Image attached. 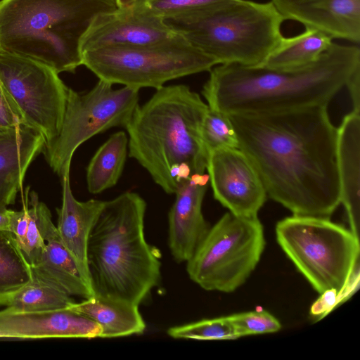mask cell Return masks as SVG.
I'll list each match as a JSON object with an SVG mask.
<instances>
[{
	"mask_svg": "<svg viewBox=\"0 0 360 360\" xmlns=\"http://www.w3.org/2000/svg\"><path fill=\"white\" fill-rule=\"evenodd\" d=\"M229 116L267 195L293 214L330 218L340 187L328 105Z\"/></svg>",
	"mask_w": 360,
	"mask_h": 360,
	"instance_id": "1",
	"label": "cell"
},
{
	"mask_svg": "<svg viewBox=\"0 0 360 360\" xmlns=\"http://www.w3.org/2000/svg\"><path fill=\"white\" fill-rule=\"evenodd\" d=\"M359 68V47L333 42L316 61L295 70L217 65L202 94L210 108L226 115L328 105Z\"/></svg>",
	"mask_w": 360,
	"mask_h": 360,
	"instance_id": "2",
	"label": "cell"
},
{
	"mask_svg": "<svg viewBox=\"0 0 360 360\" xmlns=\"http://www.w3.org/2000/svg\"><path fill=\"white\" fill-rule=\"evenodd\" d=\"M208 105L184 84L164 86L136 108L124 127L129 156L167 194L190 174L205 173L209 152L201 126Z\"/></svg>",
	"mask_w": 360,
	"mask_h": 360,
	"instance_id": "3",
	"label": "cell"
},
{
	"mask_svg": "<svg viewBox=\"0 0 360 360\" xmlns=\"http://www.w3.org/2000/svg\"><path fill=\"white\" fill-rule=\"evenodd\" d=\"M146 211L132 191L105 202L87 248L93 295L139 306L159 285L161 253L146 239Z\"/></svg>",
	"mask_w": 360,
	"mask_h": 360,
	"instance_id": "4",
	"label": "cell"
},
{
	"mask_svg": "<svg viewBox=\"0 0 360 360\" xmlns=\"http://www.w3.org/2000/svg\"><path fill=\"white\" fill-rule=\"evenodd\" d=\"M115 0H0V54L41 63L58 74L82 65L80 41Z\"/></svg>",
	"mask_w": 360,
	"mask_h": 360,
	"instance_id": "5",
	"label": "cell"
},
{
	"mask_svg": "<svg viewBox=\"0 0 360 360\" xmlns=\"http://www.w3.org/2000/svg\"><path fill=\"white\" fill-rule=\"evenodd\" d=\"M284 20L271 1L228 0L165 22L219 65L259 66L283 37Z\"/></svg>",
	"mask_w": 360,
	"mask_h": 360,
	"instance_id": "6",
	"label": "cell"
},
{
	"mask_svg": "<svg viewBox=\"0 0 360 360\" xmlns=\"http://www.w3.org/2000/svg\"><path fill=\"white\" fill-rule=\"evenodd\" d=\"M276 239L297 269L320 294L335 290L342 300L359 273V238L329 218L296 215L279 221Z\"/></svg>",
	"mask_w": 360,
	"mask_h": 360,
	"instance_id": "7",
	"label": "cell"
},
{
	"mask_svg": "<svg viewBox=\"0 0 360 360\" xmlns=\"http://www.w3.org/2000/svg\"><path fill=\"white\" fill-rule=\"evenodd\" d=\"M82 65L112 85L158 89L169 81L209 71L218 62L180 34L159 44L108 46L82 52Z\"/></svg>",
	"mask_w": 360,
	"mask_h": 360,
	"instance_id": "8",
	"label": "cell"
},
{
	"mask_svg": "<svg viewBox=\"0 0 360 360\" xmlns=\"http://www.w3.org/2000/svg\"><path fill=\"white\" fill-rule=\"evenodd\" d=\"M265 246L258 217L227 212L212 227L186 263L191 280L208 291L231 292L257 265Z\"/></svg>",
	"mask_w": 360,
	"mask_h": 360,
	"instance_id": "9",
	"label": "cell"
},
{
	"mask_svg": "<svg viewBox=\"0 0 360 360\" xmlns=\"http://www.w3.org/2000/svg\"><path fill=\"white\" fill-rule=\"evenodd\" d=\"M139 89L98 79L89 91L69 88L64 117L56 139L44 147L46 160L60 179L70 174L77 148L94 136L113 127H125L139 106Z\"/></svg>",
	"mask_w": 360,
	"mask_h": 360,
	"instance_id": "10",
	"label": "cell"
},
{
	"mask_svg": "<svg viewBox=\"0 0 360 360\" xmlns=\"http://www.w3.org/2000/svg\"><path fill=\"white\" fill-rule=\"evenodd\" d=\"M0 83L22 123L50 145L60 132L69 89L58 73L29 58L0 54Z\"/></svg>",
	"mask_w": 360,
	"mask_h": 360,
	"instance_id": "11",
	"label": "cell"
},
{
	"mask_svg": "<svg viewBox=\"0 0 360 360\" xmlns=\"http://www.w3.org/2000/svg\"><path fill=\"white\" fill-rule=\"evenodd\" d=\"M179 34L153 13L146 0L98 15L80 41L82 53L108 46H135L172 40Z\"/></svg>",
	"mask_w": 360,
	"mask_h": 360,
	"instance_id": "12",
	"label": "cell"
},
{
	"mask_svg": "<svg viewBox=\"0 0 360 360\" xmlns=\"http://www.w3.org/2000/svg\"><path fill=\"white\" fill-rule=\"evenodd\" d=\"M206 170L215 200L236 216L257 217L267 194L256 169L240 149L210 152Z\"/></svg>",
	"mask_w": 360,
	"mask_h": 360,
	"instance_id": "13",
	"label": "cell"
},
{
	"mask_svg": "<svg viewBox=\"0 0 360 360\" xmlns=\"http://www.w3.org/2000/svg\"><path fill=\"white\" fill-rule=\"evenodd\" d=\"M101 326L69 307L36 311H22L6 307L0 311V338H96Z\"/></svg>",
	"mask_w": 360,
	"mask_h": 360,
	"instance_id": "14",
	"label": "cell"
},
{
	"mask_svg": "<svg viewBox=\"0 0 360 360\" xmlns=\"http://www.w3.org/2000/svg\"><path fill=\"white\" fill-rule=\"evenodd\" d=\"M210 178L208 174H193L181 184L168 214V245L178 262H186L207 233L202 205Z\"/></svg>",
	"mask_w": 360,
	"mask_h": 360,
	"instance_id": "15",
	"label": "cell"
},
{
	"mask_svg": "<svg viewBox=\"0 0 360 360\" xmlns=\"http://www.w3.org/2000/svg\"><path fill=\"white\" fill-rule=\"evenodd\" d=\"M284 20L333 39L360 41V0H271Z\"/></svg>",
	"mask_w": 360,
	"mask_h": 360,
	"instance_id": "16",
	"label": "cell"
},
{
	"mask_svg": "<svg viewBox=\"0 0 360 360\" xmlns=\"http://www.w3.org/2000/svg\"><path fill=\"white\" fill-rule=\"evenodd\" d=\"M39 229L45 248L38 260L32 266L33 274L61 289L70 296L86 299L93 292L84 279L75 259L63 245L48 207L32 195Z\"/></svg>",
	"mask_w": 360,
	"mask_h": 360,
	"instance_id": "17",
	"label": "cell"
},
{
	"mask_svg": "<svg viewBox=\"0 0 360 360\" xmlns=\"http://www.w3.org/2000/svg\"><path fill=\"white\" fill-rule=\"evenodd\" d=\"M61 181L63 197L61 207L57 209V231L63 245L75 259L91 289L87 260L88 243L105 201L96 199L79 201L72 192L70 174L63 176Z\"/></svg>",
	"mask_w": 360,
	"mask_h": 360,
	"instance_id": "18",
	"label": "cell"
},
{
	"mask_svg": "<svg viewBox=\"0 0 360 360\" xmlns=\"http://www.w3.org/2000/svg\"><path fill=\"white\" fill-rule=\"evenodd\" d=\"M45 145L43 135L25 124L0 131V205L15 202L29 166Z\"/></svg>",
	"mask_w": 360,
	"mask_h": 360,
	"instance_id": "19",
	"label": "cell"
},
{
	"mask_svg": "<svg viewBox=\"0 0 360 360\" xmlns=\"http://www.w3.org/2000/svg\"><path fill=\"white\" fill-rule=\"evenodd\" d=\"M360 112L347 114L337 128V166L340 203L351 231L359 238Z\"/></svg>",
	"mask_w": 360,
	"mask_h": 360,
	"instance_id": "20",
	"label": "cell"
},
{
	"mask_svg": "<svg viewBox=\"0 0 360 360\" xmlns=\"http://www.w3.org/2000/svg\"><path fill=\"white\" fill-rule=\"evenodd\" d=\"M97 323L100 338H112L142 334L146 323L139 306L115 299L92 295L69 307Z\"/></svg>",
	"mask_w": 360,
	"mask_h": 360,
	"instance_id": "21",
	"label": "cell"
},
{
	"mask_svg": "<svg viewBox=\"0 0 360 360\" xmlns=\"http://www.w3.org/2000/svg\"><path fill=\"white\" fill-rule=\"evenodd\" d=\"M333 42L325 33L305 28L297 35L283 37L259 66L281 70L301 68L316 61Z\"/></svg>",
	"mask_w": 360,
	"mask_h": 360,
	"instance_id": "22",
	"label": "cell"
},
{
	"mask_svg": "<svg viewBox=\"0 0 360 360\" xmlns=\"http://www.w3.org/2000/svg\"><path fill=\"white\" fill-rule=\"evenodd\" d=\"M128 136L122 131L112 134L96 151L86 167L89 193H101L118 182L128 155Z\"/></svg>",
	"mask_w": 360,
	"mask_h": 360,
	"instance_id": "23",
	"label": "cell"
},
{
	"mask_svg": "<svg viewBox=\"0 0 360 360\" xmlns=\"http://www.w3.org/2000/svg\"><path fill=\"white\" fill-rule=\"evenodd\" d=\"M32 278V266L13 234L0 231V306H8Z\"/></svg>",
	"mask_w": 360,
	"mask_h": 360,
	"instance_id": "24",
	"label": "cell"
},
{
	"mask_svg": "<svg viewBox=\"0 0 360 360\" xmlns=\"http://www.w3.org/2000/svg\"><path fill=\"white\" fill-rule=\"evenodd\" d=\"M74 302L72 296L33 274L7 307L22 311H49L69 307Z\"/></svg>",
	"mask_w": 360,
	"mask_h": 360,
	"instance_id": "25",
	"label": "cell"
},
{
	"mask_svg": "<svg viewBox=\"0 0 360 360\" xmlns=\"http://www.w3.org/2000/svg\"><path fill=\"white\" fill-rule=\"evenodd\" d=\"M167 333L169 336L175 339L212 340L240 338L229 316L173 326Z\"/></svg>",
	"mask_w": 360,
	"mask_h": 360,
	"instance_id": "26",
	"label": "cell"
},
{
	"mask_svg": "<svg viewBox=\"0 0 360 360\" xmlns=\"http://www.w3.org/2000/svg\"><path fill=\"white\" fill-rule=\"evenodd\" d=\"M201 136L209 153L219 148H239L238 136L229 115L209 107L202 123Z\"/></svg>",
	"mask_w": 360,
	"mask_h": 360,
	"instance_id": "27",
	"label": "cell"
},
{
	"mask_svg": "<svg viewBox=\"0 0 360 360\" xmlns=\"http://www.w3.org/2000/svg\"><path fill=\"white\" fill-rule=\"evenodd\" d=\"M228 0H146L154 14L167 20L212 8Z\"/></svg>",
	"mask_w": 360,
	"mask_h": 360,
	"instance_id": "28",
	"label": "cell"
},
{
	"mask_svg": "<svg viewBox=\"0 0 360 360\" xmlns=\"http://www.w3.org/2000/svg\"><path fill=\"white\" fill-rule=\"evenodd\" d=\"M240 337L278 331V320L266 311H252L229 316Z\"/></svg>",
	"mask_w": 360,
	"mask_h": 360,
	"instance_id": "29",
	"label": "cell"
},
{
	"mask_svg": "<svg viewBox=\"0 0 360 360\" xmlns=\"http://www.w3.org/2000/svg\"><path fill=\"white\" fill-rule=\"evenodd\" d=\"M30 221L24 239L19 245L31 266L38 260L45 248V241L40 233L34 205L30 201Z\"/></svg>",
	"mask_w": 360,
	"mask_h": 360,
	"instance_id": "30",
	"label": "cell"
},
{
	"mask_svg": "<svg viewBox=\"0 0 360 360\" xmlns=\"http://www.w3.org/2000/svg\"><path fill=\"white\" fill-rule=\"evenodd\" d=\"M24 124L0 83V131Z\"/></svg>",
	"mask_w": 360,
	"mask_h": 360,
	"instance_id": "31",
	"label": "cell"
},
{
	"mask_svg": "<svg viewBox=\"0 0 360 360\" xmlns=\"http://www.w3.org/2000/svg\"><path fill=\"white\" fill-rule=\"evenodd\" d=\"M29 221L30 213L28 207H25L20 211L11 210L9 231L13 234L18 244L22 242L25 238Z\"/></svg>",
	"mask_w": 360,
	"mask_h": 360,
	"instance_id": "32",
	"label": "cell"
},
{
	"mask_svg": "<svg viewBox=\"0 0 360 360\" xmlns=\"http://www.w3.org/2000/svg\"><path fill=\"white\" fill-rule=\"evenodd\" d=\"M340 300V296L335 290H328L321 293L319 299L314 303L311 308V314L320 316L324 315Z\"/></svg>",
	"mask_w": 360,
	"mask_h": 360,
	"instance_id": "33",
	"label": "cell"
},
{
	"mask_svg": "<svg viewBox=\"0 0 360 360\" xmlns=\"http://www.w3.org/2000/svg\"><path fill=\"white\" fill-rule=\"evenodd\" d=\"M360 68L357 69L350 77L345 86L347 87L352 100L354 111L360 112Z\"/></svg>",
	"mask_w": 360,
	"mask_h": 360,
	"instance_id": "34",
	"label": "cell"
},
{
	"mask_svg": "<svg viewBox=\"0 0 360 360\" xmlns=\"http://www.w3.org/2000/svg\"><path fill=\"white\" fill-rule=\"evenodd\" d=\"M11 212L7 207L0 205V231H9Z\"/></svg>",
	"mask_w": 360,
	"mask_h": 360,
	"instance_id": "35",
	"label": "cell"
},
{
	"mask_svg": "<svg viewBox=\"0 0 360 360\" xmlns=\"http://www.w3.org/2000/svg\"><path fill=\"white\" fill-rule=\"evenodd\" d=\"M118 7H124L133 4L137 0H115Z\"/></svg>",
	"mask_w": 360,
	"mask_h": 360,
	"instance_id": "36",
	"label": "cell"
}]
</instances>
